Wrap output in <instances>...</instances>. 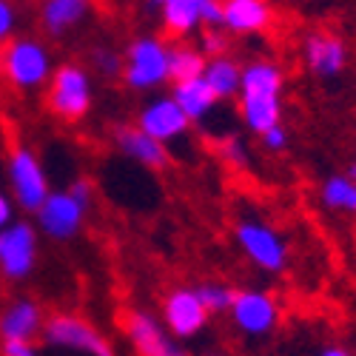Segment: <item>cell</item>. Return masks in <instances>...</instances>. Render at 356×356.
Instances as JSON below:
<instances>
[{
  "label": "cell",
  "mask_w": 356,
  "mask_h": 356,
  "mask_svg": "<svg viewBox=\"0 0 356 356\" xmlns=\"http://www.w3.org/2000/svg\"><path fill=\"white\" fill-rule=\"evenodd\" d=\"M43 331V311L35 300H15L0 314V339H35Z\"/></svg>",
  "instance_id": "obj_19"
},
{
  "label": "cell",
  "mask_w": 356,
  "mask_h": 356,
  "mask_svg": "<svg viewBox=\"0 0 356 356\" xmlns=\"http://www.w3.org/2000/svg\"><path fill=\"white\" fill-rule=\"evenodd\" d=\"M123 80L134 92H152L168 83V46L154 35H140L123 54Z\"/></svg>",
  "instance_id": "obj_5"
},
{
  "label": "cell",
  "mask_w": 356,
  "mask_h": 356,
  "mask_svg": "<svg viewBox=\"0 0 356 356\" xmlns=\"http://www.w3.org/2000/svg\"><path fill=\"white\" fill-rule=\"evenodd\" d=\"M205 60L209 57L194 46H168V83H186L191 77H200L205 72Z\"/></svg>",
  "instance_id": "obj_23"
},
{
  "label": "cell",
  "mask_w": 356,
  "mask_h": 356,
  "mask_svg": "<svg viewBox=\"0 0 356 356\" xmlns=\"http://www.w3.org/2000/svg\"><path fill=\"white\" fill-rule=\"evenodd\" d=\"M205 356H222V353H217V350H209V353H205Z\"/></svg>",
  "instance_id": "obj_35"
},
{
  "label": "cell",
  "mask_w": 356,
  "mask_h": 356,
  "mask_svg": "<svg viewBox=\"0 0 356 356\" xmlns=\"http://www.w3.org/2000/svg\"><path fill=\"white\" fill-rule=\"evenodd\" d=\"M0 356H38V348L32 339H3Z\"/></svg>",
  "instance_id": "obj_30"
},
{
  "label": "cell",
  "mask_w": 356,
  "mask_h": 356,
  "mask_svg": "<svg viewBox=\"0 0 356 356\" xmlns=\"http://www.w3.org/2000/svg\"><path fill=\"white\" fill-rule=\"evenodd\" d=\"M12 220H15V200L6 191H0V228L9 225Z\"/></svg>",
  "instance_id": "obj_32"
},
{
  "label": "cell",
  "mask_w": 356,
  "mask_h": 356,
  "mask_svg": "<svg viewBox=\"0 0 356 356\" xmlns=\"http://www.w3.org/2000/svg\"><path fill=\"white\" fill-rule=\"evenodd\" d=\"M228 314H231L234 328L251 339H262L274 334L280 325V302L268 291H259V288L236 291Z\"/></svg>",
  "instance_id": "obj_10"
},
{
  "label": "cell",
  "mask_w": 356,
  "mask_h": 356,
  "mask_svg": "<svg viewBox=\"0 0 356 356\" xmlns=\"http://www.w3.org/2000/svg\"><path fill=\"white\" fill-rule=\"evenodd\" d=\"M92 66L100 77L114 80V77H123V54L114 51L108 46H95L92 49Z\"/></svg>",
  "instance_id": "obj_26"
},
{
  "label": "cell",
  "mask_w": 356,
  "mask_h": 356,
  "mask_svg": "<svg viewBox=\"0 0 356 356\" xmlns=\"http://www.w3.org/2000/svg\"><path fill=\"white\" fill-rule=\"evenodd\" d=\"M200 51L205 57H220L228 54V35L222 26H205L202 29V38H200Z\"/></svg>",
  "instance_id": "obj_27"
},
{
  "label": "cell",
  "mask_w": 356,
  "mask_h": 356,
  "mask_svg": "<svg viewBox=\"0 0 356 356\" xmlns=\"http://www.w3.org/2000/svg\"><path fill=\"white\" fill-rule=\"evenodd\" d=\"M0 72L15 92H38L54 72L51 51L38 38H12L0 51Z\"/></svg>",
  "instance_id": "obj_2"
},
{
  "label": "cell",
  "mask_w": 356,
  "mask_h": 356,
  "mask_svg": "<svg viewBox=\"0 0 356 356\" xmlns=\"http://www.w3.org/2000/svg\"><path fill=\"white\" fill-rule=\"evenodd\" d=\"M114 145H117V152H123L129 160L152 168V171H163L171 163L165 143H160L152 134H145L137 123L134 126H117L114 129Z\"/></svg>",
  "instance_id": "obj_16"
},
{
  "label": "cell",
  "mask_w": 356,
  "mask_h": 356,
  "mask_svg": "<svg viewBox=\"0 0 356 356\" xmlns=\"http://www.w3.org/2000/svg\"><path fill=\"white\" fill-rule=\"evenodd\" d=\"M49 111L63 123H80L83 117L95 106V86L92 74L77 63L57 66L49 77V92H46Z\"/></svg>",
  "instance_id": "obj_3"
},
{
  "label": "cell",
  "mask_w": 356,
  "mask_h": 356,
  "mask_svg": "<svg viewBox=\"0 0 356 356\" xmlns=\"http://www.w3.org/2000/svg\"><path fill=\"white\" fill-rule=\"evenodd\" d=\"M197 293L211 316L214 314H228L231 311V302H234V288L225 285V282H217V280H209V282H200L197 285Z\"/></svg>",
  "instance_id": "obj_24"
},
{
  "label": "cell",
  "mask_w": 356,
  "mask_h": 356,
  "mask_svg": "<svg viewBox=\"0 0 356 356\" xmlns=\"http://www.w3.org/2000/svg\"><path fill=\"white\" fill-rule=\"evenodd\" d=\"M259 140H262V145H265V152L282 154L285 148H288V143H291V134H288V129H285L282 123H277V126H271L268 131H262Z\"/></svg>",
  "instance_id": "obj_29"
},
{
  "label": "cell",
  "mask_w": 356,
  "mask_h": 356,
  "mask_svg": "<svg viewBox=\"0 0 356 356\" xmlns=\"http://www.w3.org/2000/svg\"><path fill=\"white\" fill-rule=\"evenodd\" d=\"M345 174H350V177H353V180H356V163H350V165H348V171H345Z\"/></svg>",
  "instance_id": "obj_34"
},
{
  "label": "cell",
  "mask_w": 356,
  "mask_h": 356,
  "mask_svg": "<svg viewBox=\"0 0 356 356\" xmlns=\"http://www.w3.org/2000/svg\"><path fill=\"white\" fill-rule=\"evenodd\" d=\"M217 154L228 168H245L248 165V145L240 134H222L217 143Z\"/></svg>",
  "instance_id": "obj_25"
},
{
  "label": "cell",
  "mask_w": 356,
  "mask_h": 356,
  "mask_svg": "<svg viewBox=\"0 0 356 356\" xmlns=\"http://www.w3.org/2000/svg\"><path fill=\"white\" fill-rule=\"evenodd\" d=\"M43 339L51 348H63V350H80L86 356H114L108 339L88 325L83 316L74 314H54L43 322Z\"/></svg>",
  "instance_id": "obj_9"
},
{
  "label": "cell",
  "mask_w": 356,
  "mask_h": 356,
  "mask_svg": "<svg viewBox=\"0 0 356 356\" xmlns=\"http://www.w3.org/2000/svg\"><path fill=\"white\" fill-rule=\"evenodd\" d=\"M282 88L285 74L274 60H251L243 66L240 83V117L251 134H262L271 126L282 123Z\"/></svg>",
  "instance_id": "obj_1"
},
{
  "label": "cell",
  "mask_w": 356,
  "mask_h": 356,
  "mask_svg": "<svg viewBox=\"0 0 356 356\" xmlns=\"http://www.w3.org/2000/svg\"><path fill=\"white\" fill-rule=\"evenodd\" d=\"M205 83L214 88V95L220 100H231L240 95V83H243V66L234 60L231 54H220V57H209L205 60V72H202Z\"/></svg>",
  "instance_id": "obj_21"
},
{
  "label": "cell",
  "mask_w": 356,
  "mask_h": 356,
  "mask_svg": "<svg viewBox=\"0 0 356 356\" xmlns=\"http://www.w3.org/2000/svg\"><path fill=\"white\" fill-rule=\"evenodd\" d=\"M17 29V6L15 0H0V46L15 38Z\"/></svg>",
  "instance_id": "obj_28"
},
{
  "label": "cell",
  "mask_w": 356,
  "mask_h": 356,
  "mask_svg": "<svg viewBox=\"0 0 356 356\" xmlns=\"http://www.w3.org/2000/svg\"><path fill=\"white\" fill-rule=\"evenodd\" d=\"M69 191H72L80 202H86L88 209H92V200H95V186H92V180H86V177H77V180L69 186Z\"/></svg>",
  "instance_id": "obj_31"
},
{
  "label": "cell",
  "mask_w": 356,
  "mask_h": 356,
  "mask_svg": "<svg viewBox=\"0 0 356 356\" xmlns=\"http://www.w3.org/2000/svg\"><path fill=\"white\" fill-rule=\"evenodd\" d=\"M126 334L140 356H191L183 348V342L177 339L163 325V319H157L152 311H143V308L129 311Z\"/></svg>",
  "instance_id": "obj_14"
},
{
  "label": "cell",
  "mask_w": 356,
  "mask_h": 356,
  "mask_svg": "<svg viewBox=\"0 0 356 356\" xmlns=\"http://www.w3.org/2000/svg\"><path fill=\"white\" fill-rule=\"evenodd\" d=\"M302 63L316 80H337L350 63V49L337 32L314 29L302 40Z\"/></svg>",
  "instance_id": "obj_12"
},
{
  "label": "cell",
  "mask_w": 356,
  "mask_h": 356,
  "mask_svg": "<svg viewBox=\"0 0 356 356\" xmlns=\"http://www.w3.org/2000/svg\"><path fill=\"white\" fill-rule=\"evenodd\" d=\"M86 211H88L86 202H80L69 188H60V191L46 194L40 209L35 211V217H38V228L49 236V240L69 243L80 234V228L86 222Z\"/></svg>",
  "instance_id": "obj_11"
},
{
  "label": "cell",
  "mask_w": 356,
  "mask_h": 356,
  "mask_svg": "<svg viewBox=\"0 0 356 356\" xmlns=\"http://www.w3.org/2000/svg\"><path fill=\"white\" fill-rule=\"evenodd\" d=\"M6 171H9V186H12L15 205L35 214L40 209V202L46 200V194L51 191L40 157L29 145H15L12 154H9Z\"/></svg>",
  "instance_id": "obj_6"
},
{
  "label": "cell",
  "mask_w": 356,
  "mask_h": 356,
  "mask_svg": "<svg viewBox=\"0 0 356 356\" xmlns=\"http://www.w3.org/2000/svg\"><path fill=\"white\" fill-rule=\"evenodd\" d=\"M319 356H353L348 348H339V345H331V348H322Z\"/></svg>",
  "instance_id": "obj_33"
},
{
  "label": "cell",
  "mask_w": 356,
  "mask_h": 356,
  "mask_svg": "<svg viewBox=\"0 0 356 356\" xmlns=\"http://www.w3.org/2000/svg\"><path fill=\"white\" fill-rule=\"evenodd\" d=\"M234 240L259 271L282 274L288 268V257H291L288 243H285V236L277 228H271L268 222H262L257 217L240 220L234 228Z\"/></svg>",
  "instance_id": "obj_4"
},
{
  "label": "cell",
  "mask_w": 356,
  "mask_h": 356,
  "mask_svg": "<svg viewBox=\"0 0 356 356\" xmlns=\"http://www.w3.org/2000/svg\"><path fill=\"white\" fill-rule=\"evenodd\" d=\"M319 202L339 214H356V180L350 174H331L319 186Z\"/></svg>",
  "instance_id": "obj_22"
},
{
  "label": "cell",
  "mask_w": 356,
  "mask_h": 356,
  "mask_svg": "<svg viewBox=\"0 0 356 356\" xmlns=\"http://www.w3.org/2000/svg\"><path fill=\"white\" fill-rule=\"evenodd\" d=\"M211 314L205 311L197 288H174L163 296V325L177 339H194L209 328Z\"/></svg>",
  "instance_id": "obj_13"
},
{
  "label": "cell",
  "mask_w": 356,
  "mask_h": 356,
  "mask_svg": "<svg viewBox=\"0 0 356 356\" xmlns=\"http://www.w3.org/2000/svg\"><path fill=\"white\" fill-rule=\"evenodd\" d=\"M88 9L92 0H43L40 26L49 38H63L88 17Z\"/></svg>",
  "instance_id": "obj_20"
},
{
  "label": "cell",
  "mask_w": 356,
  "mask_h": 356,
  "mask_svg": "<svg viewBox=\"0 0 356 356\" xmlns=\"http://www.w3.org/2000/svg\"><path fill=\"white\" fill-rule=\"evenodd\" d=\"M171 97L177 100V106H180L186 111V117L194 123H205L209 117L217 111V106L222 103L217 95H214V88L205 83V77H191L186 83H174V92Z\"/></svg>",
  "instance_id": "obj_18"
},
{
  "label": "cell",
  "mask_w": 356,
  "mask_h": 356,
  "mask_svg": "<svg viewBox=\"0 0 356 356\" xmlns=\"http://www.w3.org/2000/svg\"><path fill=\"white\" fill-rule=\"evenodd\" d=\"M152 12H160L165 32L188 38L200 26H222V0H145Z\"/></svg>",
  "instance_id": "obj_7"
},
{
  "label": "cell",
  "mask_w": 356,
  "mask_h": 356,
  "mask_svg": "<svg viewBox=\"0 0 356 356\" xmlns=\"http://www.w3.org/2000/svg\"><path fill=\"white\" fill-rule=\"evenodd\" d=\"M38 268V228L26 220H12L0 228V274L23 282Z\"/></svg>",
  "instance_id": "obj_8"
},
{
  "label": "cell",
  "mask_w": 356,
  "mask_h": 356,
  "mask_svg": "<svg viewBox=\"0 0 356 356\" xmlns=\"http://www.w3.org/2000/svg\"><path fill=\"white\" fill-rule=\"evenodd\" d=\"M145 134L157 137L160 143H174L188 134L191 129V120L186 117V111L177 106V100L168 95H160V97H152L140 111H137V120H134Z\"/></svg>",
  "instance_id": "obj_15"
},
{
  "label": "cell",
  "mask_w": 356,
  "mask_h": 356,
  "mask_svg": "<svg viewBox=\"0 0 356 356\" xmlns=\"http://www.w3.org/2000/svg\"><path fill=\"white\" fill-rule=\"evenodd\" d=\"M271 23L268 0H222V29L231 35H262Z\"/></svg>",
  "instance_id": "obj_17"
}]
</instances>
